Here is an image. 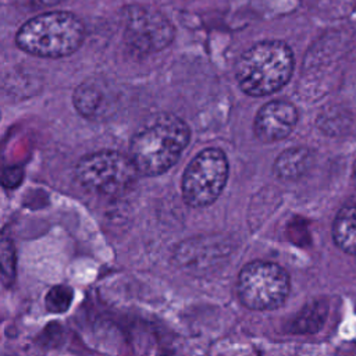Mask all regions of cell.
I'll return each mask as SVG.
<instances>
[{
    "mask_svg": "<svg viewBox=\"0 0 356 356\" xmlns=\"http://www.w3.org/2000/svg\"><path fill=\"white\" fill-rule=\"evenodd\" d=\"M189 139L191 131L185 121L172 114H161L134 135L129 159L138 174L160 175L179 160Z\"/></svg>",
    "mask_w": 356,
    "mask_h": 356,
    "instance_id": "obj_1",
    "label": "cell"
},
{
    "mask_svg": "<svg viewBox=\"0 0 356 356\" xmlns=\"http://www.w3.org/2000/svg\"><path fill=\"white\" fill-rule=\"evenodd\" d=\"M85 39L82 21L68 11L39 14L22 24L15 35L17 46L32 56L60 58L75 53Z\"/></svg>",
    "mask_w": 356,
    "mask_h": 356,
    "instance_id": "obj_2",
    "label": "cell"
},
{
    "mask_svg": "<svg viewBox=\"0 0 356 356\" xmlns=\"http://www.w3.org/2000/svg\"><path fill=\"white\" fill-rule=\"evenodd\" d=\"M293 71V54L282 40H264L242 53L235 65L239 88L250 96H266L281 89Z\"/></svg>",
    "mask_w": 356,
    "mask_h": 356,
    "instance_id": "obj_3",
    "label": "cell"
},
{
    "mask_svg": "<svg viewBox=\"0 0 356 356\" xmlns=\"http://www.w3.org/2000/svg\"><path fill=\"white\" fill-rule=\"evenodd\" d=\"M138 175L129 156L117 150L85 154L75 167V177L83 188L106 196L125 193L134 186Z\"/></svg>",
    "mask_w": 356,
    "mask_h": 356,
    "instance_id": "obj_4",
    "label": "cell"
},
{
    "mask_svg": "<svg viewBox=\"0 0 356 356\" xmlns=\"http://www.w3.org/2000/svg\"><path fill=\"white\" fill-rule=\"evenodd\" d=\"M238 298L250 310H273L280 307L291 289L288 273L271 261L248 263L238 275Z\"/></svg>",
    "mask_w": 356,
    "mask_h": 356,
    "instance_id": "obj_5",
    "label": "cell"
},
{
    "mask_svg": "<svg viewBox=\"0 0 356 356\" xmlns=\"http://www.w3.org/2000/svg\"><path fill=\"white\" fill-rule=\"evenodd\" d=\"M228 160L222 150L203 149L182 175V196L191 207H206L217 200L228 179Z\"/></svg>",
    "mask_w": 356,
    "mask_h": 356,
    "instance_id": "obj_6",
    "label": "cell"
},
{
    "mask_svg": "<svg viewBox=\"0 0 356 356\" xmlns=\"http://www.w3.org/2000/svg\"><path fill=\"white\" fill-rule=\"evenodd\" d=\"M124 39L136 54H149L167 47L174 39V26L159 11L132 6L125 13Z\"/></svg>",
    "mask_w": 356,
    "mask_h": 356,
    "instance_id": "obj_7",
    "label": "cell"
},
{
    "mask_svg": "<svg viewBox=\"0 0 356 356\" xmlns=\"http://www.w3.org/2000/svg\"><path fill=\"white\" fill-rule=\"evenodd\" d=\"M296 122L298 110L291 102L273 100L257 111L253 129L261 142H275L286 138Z\"/></svg>",
    "mask_w": 356,
    "mask_h": 356,
    "instance_id": "obj_8",
    "label": "cell"
},
{
    "mask_svg": "<svg viewBox=\"0 0 356 356\" xmlns=\"http://www.w3.org/2000/svg\"><path fill=\"white\" fill-rule=\"evenodd\" d=\"M332 238L342 252L356 256V193L338 210L332 224Z\"/></svg>",
    "mask_w": 356,
    "mask_h": 356,
    "instance_id": "obj_9",
    "label": "cell"
},
{
    "mask_svg": "<svg viewBox=\"0 0 356 356\" xmlns=\"http://www.w3.org/2000/svg\"><path fill=\"white\" fill-rule=\"evenodd\" d=\"M313 152L307 147H289L275 159L273 171L281 179H298L313 164Z\"/></svg>",
    "mask_w": 356,
    "mask_h": 356,
    "instance_id": "obj_10",
    "label": "cell"
},
{
    "mask_svg": "<svg viewBox=\"0 0 356 356\" xmlns=\"http://www.w3.org/2000/svg\"><path fill=\"white\" fill-rule=\"evenodd\" d=\"M75 110L85 118L95 120L102 114L104 104V93L99 83L86 81L76 86L72 95Z\"/></svg>",
    "mask_w": 356,
    "mask_h": 356,
    "instance_id": "obj_11",
    "label": "cell"
},
{
    "mask_svg": "<svg viewBox=\"0 0 356 356\" xmlns=\"http://www.w3.org/2000/svg\"><path fill=\"white\" fill-rule=\"evenodd\" d=\"M325 316H327L325 305L323 302H312L306 305L300 310L299 316L293 320L292 331L299 334L316 332L323 327L325 321Z\"/></svg>",
    "mask_w": 356,
    "mask_h": 356,
    "instance_id": "obj_12",
    "label": "cell"
},
{
    "mask_svg": "<svg viewBox=\"0 0 356 356\" xmlns=\"http://www.w3.org/2000/svg\"><path fill=\"white\" fill-rule=\"evenodd\" d=\"M74 300V289L68 285H56L44 296V307L50 313H65Z\"/></svg>",
    "mask_w": 356,
    "mask_h": 356,
    "instance_id": "obj_13",
    "label": "cell"
},
{
    "mask_svg": "<svg viewBox=\"0 0 356 356\" xmlns=\"http://www.w3.org/2000/svg\"><path fill=\"white\" fill-rule=\"evenodd\" d=\"M17 274V256L11 241L0 242V278L6 286H11Z\"/></svg>",
    "mask_w": 356,
    "mask_h": 356,
    "instance_id": "obj_14",
    "label": "cell"
},
{
    "mask_svg": "<svg viewBox=\"0 0 356 356\" xmlns=\"http://www.w3.org/2000/svg\"><path fill=\"white\" fill-rule=\"evenodd\" d=\"M353 179H355V182H356V161H355V164H353Z\"/></svg>",
    "mask_w": 356,
    "mask_h": 356,
    "instance_id": "obj_15",
    "label": "cell"
},
{
    "mask_svg": "<svg viewBox=\"0 0 356 356\" xmlns=\"http://www.w3.org/2000/svg\"><path fill=\"white\" fill-rule=\"evenodd\" d=\"M0 115H1V114H0Z\"/></svg>",
    "mask_w": 356,
    "mask_h": 356,
    "instance_id": "obj_16",
    "label": "cell"
}]
</instances>
